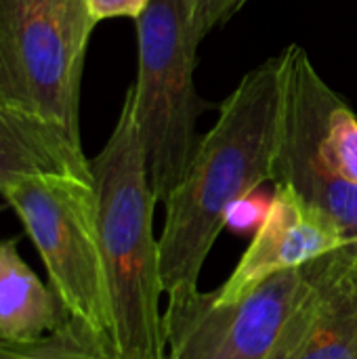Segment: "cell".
Listing matches in <instances>:
<instances>
[{
  "instance_id": "cell-7",
  "label": "cell",
  "mask_w": 357,
  "mask_h": 359,
  "mask_svg": "<svg viewBox=\"0 0 357 359\" xmlns=\"http://www.w3.org/2000/svg\"><path fill=\"white\" fill-rule=\"evenodd\" d=\"M353 244L335 219L305 202L295 189L276 185L263 223L217 294L221 301H234L276 273L301 269Z\"/></svg>"
},
{
  "instance_id": "cell-11",
  "label": "cell",
  "mask_w": 357,
  "mask_h": 359,
  "mask_svg": "<svg viewBox=\"0 0 357 359\" xmlns=\"http://www.w3.org/2000/svg\"><path fill=\"white\" fill-rule=\"evenodd\" d=\"M0 359H116V355L107 341L69 318L63 326L36 341H0Z\"/></svg>"
},
{
  "instance_id": "cell-1",
  "label": "cell",
  "mask_w": 357,
  "mask_h": 359,
  "mask_svg": "<svg viewBox=\"0 0 357 359\" xmlns=\"http://www.w3.org/2000/svg\"><path fill=\"white\" fill-rule=\"evenodd\" d=\"M282 124V59L257 65L219 107L181 183L166 198L160 244L168 305L200 292L202 267L227 225L229 210L274 181Z\"/></svg>"
},
{
  "instance_id": "cell-9",
  "label": "cell",
  "mask_w": 357,
  "mask_h": 359,
  "mask_svg": "<svg viewBox=\"0 0 357 359\" xmlns=\"http://www.w3.org/2000/svg\"><path fill=\"white\" fill-rule=\"evenodd\" d=\"M40 175L93 179V168L80 141L38 114L0 99V196Z\"/></svg>"
},
{
  "instance_id": "cell-14",
  "label": "cell",
  "mask_w": 357,
  "mask_h": 359,
  "mask_svg": "<svg viewBox=\"0 0 357 359\" xmlns=\"http://www.w3.org/2000/svg\"><path fill=\"white\" fill-rule=\"evenodd\" d=\"M269 204L263 206L259 204L257 200L252 202V196L240 200L227 215V225L225 227H231L234 231H240V233H246L250 231L252 227H259L265 219V212H267Z\"/></svg>"
},
{
  "instance_id": "cell-2",
  "label": "cell",
  "mask_w": 357,
  "mask_h": 359,
  "mask_svg": "<svg viewBox=\"0 0 357 359\" xmlns=\"http://www.w3.org/2000/svg\"><path fill=\"white\" fill-rule=\"evenodd\" d=\"M101 250L107 271L116 359H166L156 196L145 145L126 90L118 122L90 160Z\"/></svg>"
},
{
  "instance_id": "cell-12",
  "label": "cell",
  "mask_w": 357,
  "mask_h": 359,
  "mask_svg": "<svg viewBox=\"0 0 357 359\" xmlns=\"http://www.w3.org/2000/svg\"><path fill=\"white\" fill-rule=\"evenodd\" d=\"M242 8V0H189V23L194 38L202 42L213 27Z\"/></svg>"
},
{
  "instance_id": "cell-8",
  "label": "cell",
  "mask_w": 357,
  "mask_h": 359,
  "mask_svg": "<svg viewBox=\"0 0 357 359\" xmlns=\"http://www.w3.org/2000/svg\"><path fill=\"white\" fill-rule=\"evenodd\" d=\"M305 269L307 286L276 359H357V244Z\"/></svg>"
},
{
  "instance_id": "cell-5",
  "label": "cell",
  "mask_w": 357,
  "mask_h": 359,
  "mask_svg": "<svg viewBox=\"0 0 357 359\" xmlns=\"http://www.w3.org/2000/svg\"><path fill=\"white\" fill-rule=\"evenodd\" d=\"M95 25L86 0H0V99L80 141V82Z\"/></svg>"
},
{
  "instance_id": "cell-10",
  "label": "cell",
  "mask_w": 357,
  "mask_h": 359,
  "mask_svg": "<svg viewBox=\"0 0 357 359\" xmlns=\"http://www.w3.org/2000/svg\"><path fill=\"white\" fill-rule=\"evenodd\" d=\"M69 320L53 288L21 259L15 240L0 242V341H36Z\"/></svg>"
},
{
  "instance_id": "cell-16",
  "label": "cell",
  "mask_w": 357,
  "mask_h": 359,
  "mask_svg": "<svg viewBox=\"0 0 357 359\" xmlns=\"http://www.w3.org/2000/svg\"><path fill=\"white\" fill-rule=\"evenodd\" d=\"M187 6H189V0H187Z\"/></svg>"
},
{
  "instance_id": "cell-3",
  "label": "cell",
  "mask_w": 357,
  "mask_h": 359,
  "mask_svg": "<svg viewBox=\"0 0 357 359\" xmlns=\"http://www.w3.org/2000/svg\"><path fill=\"white\" fill-rule=\"evenodd\" d=\"M135 23L139 65L128 90L154 196L166 202L200 143L196 118L204 105L194 86L200 42L191 32L187 0H151Z\"/></svg>"
},
{
  "instance_id": "cell-15",
  "label": "cell",
  "mask_w": 357,
  "mask_h": 359,
  "mask_svg": "<svg viewBox=\"0 0 357 359\" xmlns=\"http://www.w3.org/2000/svg\"><path fill=\"white\" fill-rule=\"evenodd\" d=\"M244 4H246V0H242V6H244Z\"/></svg>"
},
{
  "instance_id": "cell-6",
  "label": "cell",
  "mask_w": 357,
  "mask_h": 359,
  "mask_svg": "<svg viewBox=\"0 0 357 359\" xmlns=\"http://www.w3.org/2000/svg\"><path fill=\"white\" fill-rule=\"evenodd\" d=\"M305 286L307 269L301 267L276 273L234 301L200 290L168 305L166 359H276Z\"/></svg>"
},
{
  "instance_id": "cell-13",
  "label": "cell",
  "mask_w": 357,
  "mask_h": 359,
  "mask_svg": "<svg viewBox=\"0 0 357 359\" xmlns=\"http://www.w3.org/2000/svg\"><path fill=\"white\" fill-rule=\"evenodd\" d=\"M149 2L151 0H86L88 11L97 23L103 19H116V17L139 19Z\"/></svg>"
},
{
  "instance_id": "cell-4",
  "label": "cell",
  "mask_w": 357,
  "mask_h": 359,
  "mask_svg": "<svg viewBox=\"0 0 357 359\" xmlns=\"http://www.w3.org/2000/svg\"><path fill=\"white\" fill-rule=\"evenodd\" d=\"M32 238L57 299L69 318L114 349V318L101 250L95 181L74 175H40L2 196Z\"/></svg>"
}]
</instances>
